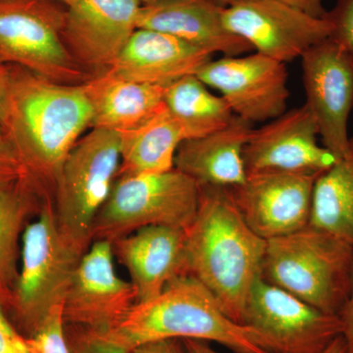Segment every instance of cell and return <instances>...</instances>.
I'll return each instance as SVG.
<instances>
[{
	"mask_svg": "<svg viewBox=\"0 0 353 353\" xmlns=\"http://www.w3.org/2000/svg\"><path fill=\"white\" fill-rule=\"evenodd\" d=\"M10 110L6 126L24 176L43 201H52L72 148L92 127L83 83L53 82L10 65Z\"/></svg>",
	"mask_w": 353,
	"mask_h": 353,
	"instance_id": "1",
	"label": "cell"
},
{
	"mask_svg": "<svg viewBox=\"0 0 353 353\" xmlns=\"http://www.w3.org/2000/svg\"><path fill=\"white\" fill-rule=\"evenodd\" d=\"M199 188L196 215L185 230L188 274L243 325L248 294L261 278L267 241L246 224L229 188Z\"/></svg>",
	"mask_w": 353,
	"mask_h": 353,
	"instance_id": "2",
	"label": "cell"
},
{
	"mask_svg": "<svg viewBox=\"0 0 353 353\" xmlns=\"http://www.w3.org/2000/svg\"><path fill=\"white\" fill-rule=\"evenodd\" d=\"M104 336L130 352L152 341L192 339L214 341L234 353H270L261 334L228 317L190 275L174 279L154 299L134 303Z\"/></svg>",
	"mask_w": 353,
	"mask_h": 353,
	"instance_id": "3",
	"label": "cell"
},
{
	"mask_svg": "<svg viewBox=\"0 0 353 353\" xmlns=\"http://www.w3.org/2000/svg\"><path fill=\"white\" fill-rule=\"evenodd\" d=\"M352 271L353 245L308 225L267 241L261 277L323 312L340 315Z\"/></svg>",
	"mask_w": 353,
	"mask_h": 353,
	"instance_id": "4",
	"label": "cell"
},
{
	"mask_svg": "<svg viewBox=\"0 0 353 353\" xmlns=\"http://www.w3.org/2000/svg\"><path fill=\"white\" fill-rule=\"evenodd\" d=\"M85 252L65 239L52 201L43 202L22 236L21 269L7 315L26 339L63 306L72 279Z\"/></svg>",
	"mask_w": 353,
	"mask_h": 353,
	"instance_id": "5",
	"label": "cell"
},
{
	"mask_svg": "<svg viewBox=\"0 0 353 353\" xmlns=\"http://www.w3.org/2000/svg\"><path fill=\"white\" fill-rule=\"evenodd\" d=\"M201 188L176 168L150 175L118 176L94 221L92 241L119 240L141 228L187 230L196 217Z\"/></svg>",
	"mask_w": 353,
	"mask_h": 353,
	"instance_id": "6",
	"label": "cell"
},
{
	"mask_svg": "<svg viewBox=\"0 0 353 353\" xmlns=\"http://www.w3.org/2000/svg\"><path fill=\"white\" fill-rule=\"evenodd\" d=\"M119 132L92 129L79 139L60 172L53 208L60 231L72 245L87 252L97 213L119 175Z\"/></svg>",
	"mask_w": 353,
	"mask_h": 353,
	"instance_id": "7",
	"label": "cell"
},
{
	"mask_svg": "<svg viewBox=\"0 0 353 353\" xmlns=\"http://www.w3.org/2000/svg\"><path fill=\"white\" fill-rule=\"evenodd\" d=\"M65 6L52 0H0V61L53 82L81 85L92 75L67 48Z\"/></svg>",
	"mask_w": 353,
	"mask_h": 353,
	"instance_id": "8",
	"label": "cell"
},
{
	"mask_svg": "<svg viewBox=\"0 0 353 353\" xmlns=\"http://www.w3.org/2000/svg\"><path fill=\"white\" fill-rule=\"evenodd\" d=\"M241 323L261 334L270 353H324L343 334L340 316L323 312L262 277L248 294Z\"/></svg>",
	"mask_w": 353,
	"mask_h": 353,
	"instance_id": "9",
	"label": "cell"
},
{
	"mask_svg": "<svg viewBox=\"0 0 353 353\" xmlns=\"http://www.w3.org/2000/svg\"><path fill=\"white\" fill-rule=\"evenodd\" d=\"M223 22L252 50L285 64L301 58L332 32L326 18L309 15L279 0H234L225 7Z\"/></svg>",
	"mask_w": 353,
	"mask_h": 353,
	"instance_id": "10",
	"label": "cell"
},
{
	"mask_svg": "<svg viewBox=\"0 0 353 353\" xmlns=\"http://www.w3.org/2000/svg\"><path fill=\"white\" fill-rule=\"evenodd\" d=\"M196 76L220 92L234 115L252 124L269 122L287 111L285 64L261 53L209 60Z\"/></svg>",
	"mask_w": 353,
	"mask_h": 353,
	"instance_id": "11",
	"label": "cell"
},
{
	"mask_svg": "<svg viewBox=\"0 0 353 353\" xmlns=\"http://www.w3.org/2000/svg\"><path fill=\"white\" fill-rule=\"evenodd\" d=\"M112 243L92 241L72 279L62 311L66 326L105 336L136 303L131 283L114 268Z\"/></svg>",
	"mask_w": 353,
	"mask_h": 353,
	"instance_id": "12",
	"label": "cell"
},
{
	"mask_svg": "<svg viewBox=\"0 0 353 353\" xmlns=\"http://www.w3.org/2000/svg\"><path fill=\"white\" fill-rule=\"evenodd\" d=\"M309 111L322 145L340 158L350 145L348 120L353 109V58L331 39L315 44L301 57Z\"/></svg>",
	"mask_w": 353,
	"mask_h": 353,
	"instance_id": "13",
	"label": "cell"
},
{
	"mask_svg": "<svg viewBox=\"0 0 353 353\" xmlns=\"http://www.w3.org/2000/svg\"><path fill=\"white\" fill-rule=\"evenodd\" d=\"M141 0H71L65 6L63 39L90 75L110 69L138 29Z\"/></svg>",
	"mask_w": 353,
	"mask_h": 353,
	"instance_id": "14",
	"label": "cell"
},
{
	"mask_svg": "<svg viewBox=\"0 0 353 353\" xmlns=\"http://www.w3.org/2000/svg\"><path fill=\"white\" fill-rule=\"evenodd\" d=\"M312 174H248L245 182L229 188L243 220L265 241L299 231L310 223Z\"/></svg>",
	"mask_w": 353,
	"mask_h": 353,
	"instance_id": "15",
	"label": "cell"
},
{
	"mask_svg": "<svg viewBox=\"0 0 353 353\" xmlns=\"http://www.w3.org/2000/svg\"><path fill=\"white\" fill-rule=\"evenodd\" d=\"M318 137L317 124L305 104L285 111L253 130L245 148L248 175L269 172L319 175L338 158L319 145Z\"/></svg>",
	"mask_w": 353,
	"mask_h": 353,
	"instance_id": "16",
	"label": "cell"
},
{
	"mask_svg": "<svg viewBox=\"0 0 353 353\" xmlns=\"http://www.w3.org/2000/svg\"><path fill=\"white\" fill-rule=\"evenodd\" d=\"M187 233L182 228H141L113 241L114 256L127 269L136 303L161 294L174 279L188 274Z\"/></svg>",
	"mask_w": 353,
	"mask_h": 353,
	"instance_id": "17",
	"label": "cell"
},
{
	"mask_svg": "<svg viewBox=\"0 0 353 353\" xmlns=\"http://www.w3.org/2000/svg\"><path fill=\"white\" fill-rule=\"evenodd\" d=\"M224 8L214 0H155L141 4L138 29L171 34L212 55L250 52L252 46L225 27Z\"/></svg>",
	"mask_w": 353,
	"mask_h": 353,
	"instance_id": "18",
	"label": "cell"
},
{
	"mask_svg": "<svg viewBox=\"0 0 353 353\" xmlns=\"http://www.w3.org/2000/svg\"><path fill=\"white\" fill-rule=\"evenodd\" d=\"M212 54L171 34L139 28L105 73L166 88L197 71Z\"/></svg>",
	"mask_w": 353,
	"mask_h": 353,
	"instance_id": "19",
	"label": "cell"
},
{
	"mask_svg": "<svg viewBox=\"0 0 353 353\" xmlns=\"http://www.w3.org/2000/svg\"><path fill=\"white\" fill-rule=\"evenodd\" d=\"M253 130L252 123L234 115L219 131L185 139L176 152L175 168L199 185L238 187L248 178L245 148Z\"/></svg>",
	"mask_w": 353,
	"mask_h": 353,
	"instance_id": "20",
	"label": "cell"
},
{
	"mask_svg": "<svg viewBox=\"0 0 353 353\" xmlns=\"http://www.w3.org/2000/svg\"><path fill=\"white\" fill-rule=\"evenodd\" d=\"M83 87L92 105V129L132 131L165 108V88L159 85L102 73L88 79Z\"/></svg>",
	"mask_w": 353,
	"mask_h": 353,
	"instance_id": "21",
	"label": "cell"
},
{
	"mask_svg": "<svg viewBox=\"0 0 353 353\" xmlns=\"http://www.w3.org/2000/svg\"><path fill=\"white\" fill-rule=\"evenodd\" d=\"M44 201L25 176L0 181V305L6 312L19 276L21 239Z\"/></svg>",
	"mask_w": 353,
	"mask_h": 353,
	"instance_id": "22",
	"label": "cell"
},
{
	"mask_svg": "<svg viewBox=\"0 0 353 353\" xmlns=\"http://www.w3.org/2000/svg\"><path fill=\"white\" fill-rule=\"evenodd\" d=\"M121 137L119 175H150L175 168L179 146L185 141L182 129L166 106L157 115Z\"/></svg>",
	"mask_w": 353,
	"mask_h": 353,
	"instance_id": "23",
	"label": "cell"
},
{
	"mask_svg": "<svg viewBox=\"0 0 353 353\" xmlns=\"http://www.w3.org/2000/svg\"><path fill=\"white\" fill-rule=\"evenodd\" d=\"M309 225L353 245V137L345 154L316 178Z\"/></svg>",
	"mask_w": 353,
	"mask_h": 353,
	"instance_id": "24",
	"label": "cell"
},
{
	"mask_svg": "<svg viewBox=\"0 0 353 353\" xmlns=\"http://www.w3.org/2000/svg\"><path fill=\"white\" fill-rule=\"evenodd\" d=\"M164 103L185 139L202 138L226 127L234 114L196 75L183 77L164 90Z\"/></svg>",
	"mask_w": 353,
	"mask_h": 353,
	"instance_id": "25",
	"label": "cell"
},
{
	"mask_svg": "<svg viewBox=\"0 0 353 353\" xmlns=\"http://www.w3.org/2000/svg\"><path fill=\"white\" fill-rule=\"evenodd\" d=\"M27 343L29 353H71L62 307L51 313L38 333L27 339Z\"/></svg>",
	"mask_w": 353,
	"mask_h": 353,
	"instance_id": "26",
	"label": "cell"
},
{
	"mask_svg": "<svg viewBox=\"0 0 353 353\" xmlns=\"http://www.w3.org/2000/svg\"><path fill=\"white\" fill-rule=\"evenodd\" d=\"M325 18L331 23L329 39L347 51L353 58V0H338Z\"/></svg>",
	"mask_w": 353,
	"mask_h": 353,
	"instance_id": "27",
	"label": "cell"
},
{
	"mask_svg": "<svg viewBox=\"0 0 353 353\" xmlns=\"http://www.w3.org/2000/svg\"><path fill=\"white\" fill-rule=\"evenodd\" d=\"M65 330L71 353H132L101 334L66 325Z\"/></svg>",
	"mask_w": 353,
	"mask_h": 353,
	"instance_id": "28",
	"label": "cell"
},
{
	"mask_svg": "<svg viewBox=\"0 0 353 353\" xmlns=\"http://www.w3.org/2000/svg\"><path fill=\"white\" fill-rule=\"evenodd\" d=\"M0 353H29L27 339L20 334L0 305Z\"/></svg>",
	"mask_w": 353,
	"mask_h": 353,
	"instance_id": "29",
	"label": "cell"
},
{
	"mask_svg": "<svg viewBox=\"0 0 353 353\" xmlns=\"http://www.w3.org/2000/svg\"><path fill=\"white\" fill-rule=\"evenodd\" d=\"M24 176L6 130L0 125V181Z\"/></svg>",
	"mask_w": 353,
	"mask_h": 353,
	"instance_id": "30",
	"label": "cell"
},
{
	"mask_svg": "<svg viewBox=\"0 0 353 353\" xmlns=\"http://www.w3.org/2000/svg\"><path fill=\"white\" fill-rule=\"evenodd\" d=\"M11 71L9 64L0 61V125L6 129L10 110Z\"/></svg>",
	"mask_w": 353,
	"mask_h": 353,
	"instance_id": "31",
	"label": "cell"
},
{
	"mask_svg": "<svg viewBox=\"0 0 353 353\" xmlns=\"http://www.w3.org/2000/svg\"><path fill=\"white\" fill-rule=\"evenodd\" d=\"M339 316H340L341 324H343L341 336L347 345V353H353V271L350 296H348L345 307L343 308Z\"/></svg>",
	"mask_w": 353,
	"mask_h": 353,
	"instance_id": "32",
	"label": "cell"
},
{
	"mask_svg": "<svg viewBox=\"0 0 353 353\" xmlns=\"http://www.w3.org/2000/svg\"><path fill=\"white\" fill-rule=\"evenodd\" d=\"M132 353H187L182 340L170 339L145 343L134 348Z\"/></svg>",
	"mask_w": 353,
	"mask_h": 353,
	"instance_id": "33",
	"label": "cell"
},
{
	"mask_svg": "<svg viewBox=\"0 0 353 353\" xmlns=\"http://www.w3.org/2000/svg\"><path fill=\"white\" fill-rule=\"evenodd\" d=\"M279 1L284 2L288 6L299 9L314 17L323 18L327 13L323 4L324 0H279Z\"/></svg>",
	"mask_w": 353,
	"mask_h": 353,
	"instance_id": "34",
	"label": "cell"
},
{
	"mask_svg": "<svg viewBox=\"0 0 353 353\" xmlns=\"http://www.w3.org/2000/svg\"><path fill=\"white\" fill-rule=\"evenodd\" d=\"M187 353H219L208 345V341L201 340H182Z\"/></svg>",
	"mask_w": 353,
	"mask_h": 353,
	"instance_id": "35",
	"label": "cell"
},
{
	"mask_svg": "<svg viewBox=\"0 0 353 353\" xmlns=\"http://www.w3.org/2000/svg\"><path fill=\"white\" fill-rule=\"evenodd\" d=\"M324 353H347V345L343 336L336 338Z\"/></svg>",
	"mask_w": 353,
	"mask_h": 353,
	"instance_id": "36",
	"label": "cell"
},
{
	"mask_svg": "<svg viewBox=\"0 0 353 353\" xmlns=\"http://www.w3.org/2000/svg\"><path fill=\"white\" fill-rule=\"evenodd\" d=\"M214 1L220 4L221 6L227 7L229 6L230 4L233 3L234 0H214Z\"/></svg>",
	"mask_w": 353,
	"mask_h": 353,
	"instance_id": "37",
	"label": "cell"
},
{
	"mask_svg": "<svg viewBox=\"0 0 353 353\" xmlns=\"http://www.w3.org/2000/svg\"><path fill=\"white\" fill-rule=\"evenodd\" d=\"M52 1L58 2V3L62 4V6H66L71 0H52Z\"/></svg>",
	"mask_w": 353,
	"mask_h": 353,
	"instance_id": "38",
	"label": "cell"
},
{
	"mask_svg": "<svg viewBox=\"0 0 353 353\" xmlns=\"http://www.w3.org/2000/svg\"><path fill=\"white\" fill-rule=\"evenodd\" d=\"M141 3H148V2L155 1V0H141Z\"/></svg>",
	"mask_w": 353,
	"mask_h": 353,
	"instance_id": "39",
	"label": "cell"
}]
</instances>
